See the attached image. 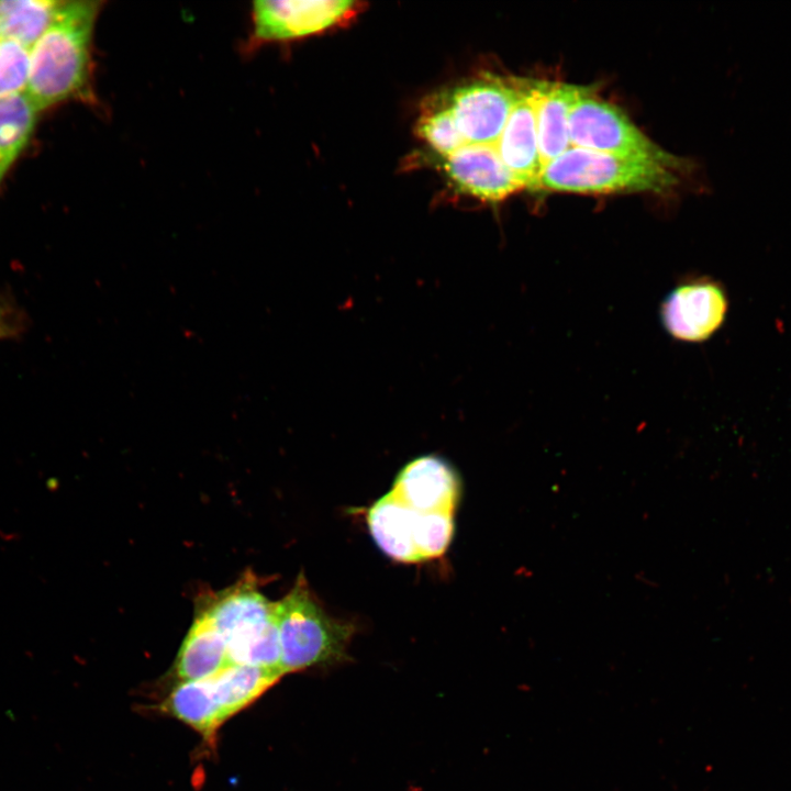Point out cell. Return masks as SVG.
<instances>
[{
    "label": "cell",
    "mask_w": 791,
    "mask_h": 791,
    "mask_svg": "<svg viewBox=\"0 0 791 791\" xmlns=\"http://www.w3.org/2000/svg\"><path fill=\"white\" fill-rule=\"evenodd\" d=\"M103 2H63L55 19L31 47L26 93L40 110L71 99H89L92 37Z\"/></svg>",
    "instance_id": "obj_1"
},
{
    "label": "cell",
    "mask_w": 791,
    "mask_h": 791,
    "mask_svg": "<svg viewBox=\"0 0 791 791\" xmlns=\"http://www.w3.org/2000/svg\"><path fill=\"white\" fill-rule=\"evenodd\" d=\"M204 613L222 635L231 664L281 671V654L275 619V602L245 575L233 586L201 599Z\"/></svg>",
    "instance_id": "obj_2"
},
{
    "label": "cell",
    "mask_w": 791,
    "mask_h": 791,
    "mask_svg": "<svg viewBox=\"0 0 791 791\" xmlns=\"http://www.w3.org/2000/svg\"><path fill=\"white\" fill-rule=\"evenodd\" d=\"M275 619L283 676L348 658L354 625L327 614L303 573L290 591L275 602Z\"/></svg>",
    "instance_id": "obj_3"
},
{
    "label": "cell",
    "mask_w": 791,
    "mask_h": 791,
    "mask_svg": "<svg viewBox=\"0 0 791 791\" xmlns=\"http://www.w3.org/2000/svg\"><path fill=\"white\" fill-rule=\"evenodd\" d=\"M678 182L677 171L660 164L570 146L543 167L534 189L587 194L668 193Z\"/></svg>",
    "instance_id": "obj_4"
},
{
    "label": "cell",
    "mask_w": 791,
    "mask_h": 791,
    "mask_svg": "<svg viewBox=\"0 0 791 791\" xmlns=\"http://www.w3.org/2000/svg\"><path fill=\"white\" fill-rule=\"evenodd\" d=\"M570 145L686 170V160L660 148L616 105L582 87L569 114Z\"/></svg>",
    "instance_id": "obj_5"
},
{
    "label": "cell",
    "mask_w": 791,
    "mask_h": 791,
    "mask_svg": "<svg viewBox=\"0 0 791 791\" xmlns=\"http://www.w3.org/2000/svg\"><path fill=\"white\" fill-rule=\"evenodd\" d=\"M361 5V2L349 0L255 1L245 52L252 53L268 43L293 41L341 26L355 18Z\"/></svg>",
    "instance_id": "obj_6"
},
{
    "label": "cell",
    "mask_w": 791,
    "mask_h": 791,
    "mask_svg": "<svg viewBox=\"0 0 791 791\" xmlns=\"http://www.w3.org/2000/svg\"><path fill=\"white\" fill-rule=\"evenodd\" d=\"M522 81L488 74L445 96L466 144L495 145L519 100Z\"/></svg>",
    "instance_id": "obj_7"
},
{
    "label": "cell",
    "mask_w": 791,
    "mask_h": 791,
    "mask_svg": "<svg viewBox=\"0 0 791 791\" xmlns=\"http://www.w3.org/2000/svg\"><path fill=\"white\" fill-rule=\"evenodd\" d=\"M728 299L720 282L705 276L678 280L659 305V320L676 341L702 343L723 325Z\"/></svg>",
    "instance_id": "obj_8"
},
{
    "label": "cell",
    "mask_w": 791,
    "mask_h": 791,
    "mask_svg": "<svg viewBox=\"0 0 791 791\" xmlns=\"http://www.w3.org/2000/svg\"><path fill=\"white\" fill-rule=\"evenodd\" d=\"M442 169L459 192L484 202L495 203L524 189L494 145L465 144L443 158Z\"/></svg>",
    "instance_id": "obj_9"
},
{
    "label": "cell",
    "mask_w": 791,
    "mask_h": 791,
    "mask_svg": "<svg viewBox=\"0 0 791 791\" xmlns=\"http://www.w3.org/2000/svg\"><path fill=\"white\" fill-rule=\"evenodd\" d=\"M538 80L524 79L521 93L500 134L495 149L524 188L534 189L542 171L536 110Z\"/></svg>",
    "instance_id": "obj_10"
},
{
    "label": "cell",
    "mask_w": 791,
    "mask_h": 791,
    "mask_svg": "<svg viewBox=\"0 0 791 791\" xmlns=\"http://www.w3.org/2000/svg\"><path fill=\"white\" fill-rule=\"evenodd\" d=\"M391 491L416 512H453L458 500L459 481L445 459L423 455L400 470Z\"/></svg>",
    "instance_id": "obj_11"
},
{
    "label": "cell",
    "mask_w": 791,
    "mask_h": 791,
    "mask_svg": "<svg viewBox=\"0 0 791 791\" xmlns=\"http://www.w3.org/2000/svg\"><path fill=\"white\" fill-rule=\"evenodd\" d=\"M581 89L561 81L538 80L536 123L542 169L571 146L569 114Z\"/></svg>",
    "instance_id": "obj_12"
},
{
    "label": "cell",
    "mask_w": 791,
    "mask_h": 791,
    "mask_svg": "<svg viewBox=\"0 0 791 791\" xmlns=\"http://www.w3.org/2000/svg\"><path fill=\"white\" fill-rule=\"evenodd\" d=\"M231 665L226 644L213 622L197 613L175 660V675L182 681L211 679Z\"/></svg>",
    "instance_id": "obj_13"
},
{
    "label": "cell",
    "mask_w": 791,
    "mask_h": 791,
    "mask_svg": "<svg viewBox=\"0 0 791 791\" xmlns=\"http://www.w3.org/2000/svg\"><path fill=\"white\" fill-rule=\"evenodd\" d=\"M416 511L409 508L392 491L377 500L368 510L369 532L378 547L400 562H419L414 545Z\"/></svg>",
    "instance_id": "obj_14"
},
{
    "label": "cell",
    "mask_w": 791,
    "mask_h": 791,
    "mask_svg": "<svg viewBox=\"0 0 791 791\" xmlns=\"http://www.w3.org/2000/svg\"><path fill=\"white\" fill-rule=\"evenodd\" d=\"M281 677L277 671L231 664L211 678V688L223 723L254 703Z\"/></svg>",
    "instance_id": "obj_15"
},
{
    "label": "cell",
    "mask_w": 791,
    "mask_h": 791,
    "mask_svg": "<svg viewBox=\"0 0 791 791\" xmlns=\"http://www.w3.org/2000/svg\"><path fill=\"white\" fill-rule=\"evenodd\" d=\"M161 710L200 733L211 743L223 724L210 679L182 681L161 703Z\"/></svg>",
    "instance_id": "obj_16"
},
{
    "label": "cell",
    "mask_w": 791,
    "mask_h": 791,
    "mask_svg": "<svg viewBox=\"0 0 791 791\" xmlns=\"http://www.w3.org/2000/svg\"><path fill=\"white\" fill-rule=\"evenodd\" d=\"M38 112L26 91L0 96V182L30 141Z\"/></svg>",
    "instance_id": "obj_17"
},
{
    "label": "cell",
    "mask_w": 791,
    "mask_h": 791,
    "mask_svg": "<svg viewBox=\"0 0 791 791\" xmlns=\"http://www.w3.org/2000/svg\"><path fill=\"white\" fill-rule=\"evenodd\" d=\"M64 0H0V40L31 48L51 25Z\"/></svg>",
    "instance_id": "obj_18"
},
{
    "label": "cell",
    "mask_w": 791,
    "mask_h": 791,
    "mask_svg": "<svg viewBox=\"0 0 791 791\" xmlns=\"http://www.w3.org/2000/svg\"><path fill=\"white\" fill-rule=\"evenodd\" d=\"M416 135L442 158L466 144L457 129L446 97H436L425 105L416 121Z\"/></svg>",
    "instance_id": "obj_19"
},
{
    "label": "cell",
    "mask_w": 791,
    "mask_h": 791,
    "mask_svg": "<svg viewBox=\"0 0 791 791\" xmlns=\"http://www.w3.org/2000/svg\"><path fill=\"white\" fill-rule=\"evenodd\" d=\"M454 532L453 512H416L414 545L420 561L442 556Z\"/></svg>",
    "instance_id": "obj_20"
},
{
    "label": "cell",
    "mask_w": 791,
    "mask_h": 791,
    "mask_svg": "<svg viewBox=\"0 0 791 791\" xmlns=\"http://www.w3.org/2000/svg\"><path fill=\"white\" fill-rule=\"evenodd\" d=\"M31 48L11 40H0V96L26 91Z\"/></svg>",
    "instance_id": "obj_21"
},
{
    "label": "cell",
    "mask_w": 791,
    "mask_h": 791,
    "mask_svg": "<svg viewBox=\"0 0 791 791\" xmlns=\"http://www.w3.org/2000/svg\"><path fill=\"white\" fill-rule=\"evenodd\" d=\"M25 325L24 312L10 299L0 297V341L18 337Z\"/></svg>",
    "instance_id": "obj_22"
}]
</instances>
